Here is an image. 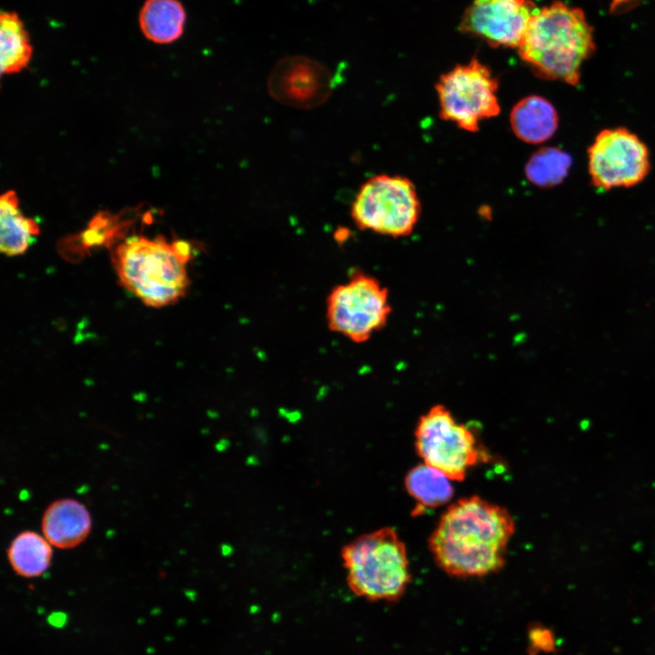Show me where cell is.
Here are the masks:
<instances>
[{"label":"cell","instance_id":"6da1fadb","mask_svg":"<svg viewBox=\"0 0 655 655\" xmlns=\"http://www.w3.org/2000/svg\"><path fill=\"white\" fill-rule=\"evenodd\" d=\"M515 522L509 512L478 496L451 504L429 539L437 564L456 577H481L499 570Z\"/></svg>","mask_w":655,"mask_h":655},{"label":"cell","instance_id":"7a4b0ae2","mask_svg":"<svg viewBox=\"0 0 655 655\" xmlns=\"http://www.w3.org/2000/svg\"><path fill=\"white\" fill-rule=\"evenodd\" d=\"M518 50L538 77L576 86L595 51L593 29L580 8L555 1L537 9Z\"/></svg>","mask_w":655,"mask_h":655},{"label":"cell","instance_id":"3957f363","mask_svg":"<svg viewBox=\"0 0 655 655\" xmlns=\"http://www.w3.org/2000/svg\"><path fill=\"white\" fill-rule=\"evenodd\" d=\"M192 247L186 240L169 243L131 236L115 248L112 260L120 284L146 306L163 307L183 298L189 287L186 264Z\"/></svg>","mask_w":655,"mask_h":655},{"label":"cell","instance_id":"277c9868","mask_svg":"<svg viewBox=\"0 0 655 655\" xmlns=\"http://www.w3.org/2000/svg\"><path fill=\"white\" fill-rule=\"evenodd\" d=\"M342 556L349 588L359 597L394 601L410 582L406 547L391 528L356 539Z\"/></svg>","mask_w":655,"mask_h":655},{"label":"cell","instance_id":"5b68a950","mask_svg":"<svg viewBox=\"0 0 655 655\" xmlns=\"http://www.w3.org/2000/svg\"><path fill=\"white\" fill-rule=\"evenodd\" d=\"M421 211L418 191L408 177L379 174L362 184L350 215L361 230L402 237L412 233Z\"/></svg>","mask_w":655,"mask_h":655},{"label":"cell","instance_id":"8992f818","mask_svg":"<svg viewBox=\"0 0 655 655\" xmlns=\"http://www.w3.org/2000/svg\"><path fill=\"white\" fill-rule=\"evenodd\" d=\"M435 90L439 117L461 130L477 132L481 122L500 113L499 80L476 57L442 74Z\"/></svg>","mask_w":655,"mask_h":655},{"label":"cell","instance_id":"52a82bcc","mask_svg":"<svg viewBox=\"0 0 655 655\" xmlns=\"http://www.w3.org/2000/svg\"><path fill=\"white\" fill-rule=\"evenodd\" d=\"M415 445L425 464L451 480H463L469 469L489 458L473 431L441 405L421 416L415 430Z\"/></svg>","mask_w":655,"mask_h":655},{"label":"cell","instance_id":"ba28073f","mask_svg":"<svg viewBox=\"0 0 655 655\" xmlns=\"http://www.w3.org/2000/svg\"><path fill=\"white\" fill-rule=\"evenodd\" d=\"M390 311L387 288L362 272L336 286L327 299L328 328L356 343L368 340L383 328Z\"/></svg>","mask_w":655,"mask_h":655},{"label":"cell","instance_id":"9c48e42d","mask_svg":"<svg viewBox=\"0 0 655 655\" xmlns=\"http://www.w3.org/2000/svg\"><path fill=\"white\" fill-rule=\"evenodd\" d=\"M587 156L590 181L601 190L634 186L642 182L650 170L647 145L622 126L599 132Z\"/></svg>","mask_w":655,"mask_h":655},{"label":"cell","instance_id":"30bf717a","mask_svg":"<svg viewBox=\"0 0 655 655\" xmlns=\"http://www.w3.org/2000/svg\"><path fill=\"white\" fill-rule=\"evenodd\" d=\"M537 9L531 0H473L458 28L493 47L518 48Z\"/></svg>","mask_w":655,"mask_h":655},{"label":"cell","instance_id":"8fae6325","mask_svg":"<svg viewBox=\"0 0 655 655\" xmlns=\"http://www.w3.org/2000/svg\"><path fill=\"white\" fill-rule=\"evenodd\" d=\"M333 89L329 70L320 63L301 55L282 58L268 78L269 94L292 107L312 108L327 101Z\"/></svg>","mask_w":655,"mask_h":655},{"label":"cell","instance_id":"7c38bea8","mask_svg":"<svg viewBox=\"0 0 655 655\" xmlns=\"http://www.w3.org/2000/svg\"><path fill=\"white\" fill-rule=\"evenodd\" d=\"M86 508L73 499L51 503L42 518V531L48 542L58 549H72L81 544L91 530Z\"/></svg>","mask_w":655,"mask_h":655},{"label":"cell","instance_id":"4fadbf2b","mask_svg":"<svg viewBox=\"0 0 655 655\" xmlns=\"http://www.w3.org/2000/svg\"><path fill=\"white\" fill-rule=\"evenodd\" d=\"M515 136L527 144L539 145L550 139L559 127V114L553 104L539 95L519 100L509 114Z\"/></svg>","mask_w":655,"mask_h":655},{"label":"cell","instance_id":"5bb4252c","mask_svg":"<svg viewBox=\"0 0 655 655\" xmlns=\"http://www.w3.org/2000/svg\"><path fill=\"white\" fill-rule=\"evenodd\" d=\"M0 227V250L8 257L24 254L40 232L36 220L25 217L19 209L14 190L1 196Z\"/></svg>","mask_w":655,"mask_h":655},{"label":"cell","instance_id":"9a60e30c","mask_svg":"<svg viewBox=\"0 0 655 655\" xmlns=\"http://www.w3.org/2000/svg\"><path fill=\"white\" fill-rule=\"evenodd\" d=\"M185 21V9L177 0H146L139 14L143 34L157 44H168L179 38Z\"/></svg>","mask_w":655,"mask_h":655},{"label":"cell","instance_id":"2e32d148","mask_svg":"<svg viewBox=\"0 0 655 655\" xmlns=\"http://www.w3.org/2000/svg\"><path fill=\"white\" fill-rule=\"evenodd\" d=\"M50 545L45 537L34 531H23L9 545L8 561L16 574L25 578L38 577L50 566Z\"/></svg>","mask_w":655,"mask_h":655},{"label":"cell","instance_id":"e0dca14e","mask_svg":"<svg viewBox=\"0 0 655 655\" xmlns=\"http://www.w3.org/2000/svg\"><path fill=\"white\" fill-rule=\"evenodd\" d=\"M33 49L23 22L15 12L0 15V67L2 74L22 71L29 63Z\"/></svg>","mask_w":655,"mask_h":655},{"label":"cell","instance_id":"ac0fdd59","mask_svg":"<svg viewBox=\"0 0 655 655\" xmlns=\"http://www.w3.org/2000/svg\"><path fill=\"white\" fill-rule=\"evenodd\" d=\"M450 480L442 472L425 463L411 469L406 476L405 486L417 502L416 513L449 501L453 494Z\"/></svg>","mask_w":655,"mask_h":655},{"label":"cell","instance_id":"d6986e66","mask_svg":"<svg viewBox=\"0 0 655 655\" xmlns=\"http://www.w3.org/2000/svg\"><path fill=\"white\" fill-rule=\"evenodd\" d=\"M571 166L570 156L553 146H543L530 156L525 165V176L533 185L551 187L561 183Z\"/></svg>","mask_w":655,"mask_h":655},{"label":"cell","instance_id":"ffe728a7","mask_svg":"<svg viewBox=\"0 0 655 655\" xmlns=\"http://www.w3.org/2000/svg\"><path fill=\"white\" fill-rule=\"evenodd\" d=\"M530 647L535 652H552L556 650L553 631L543 625H535L529 630Z\"/></svg>","mask_w":655,"mask_h":655}]
</instances>
